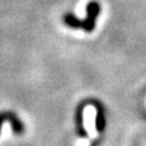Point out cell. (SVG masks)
<instances>
[{"instance_id": "6da1fadb", "label": "cell", "mask_w": 146, "mask_h": 146, "mask_svg": "<svg viewBox=\"0 0 146 146\" xmlns=\"http://www.w3.org/2000/svg\"><path fill=\"white\" fill-rule=\"evenodd\" d=\"M100 12H101V6L98 1H90L86 5V16L83 20V27L82 29L86 33H91L95 29V23H96V18L99 17Z\"/></svg>"}, {"instance_id": "7a4b0ae2", "label": "cell", "mask_w": 146, "mask_h": 146, "mask_svg": "<svg viewBox=\"0 0 146 146\" xmlns=\"http://www.w3.org/2000/svg\"><path fill=\"white\" fill-rule=\"evenodd\" d=\"M6 113H7V122L11 124V129L13 131V134H16V135L23 134L25 133V124H23V122L20 119V117L11 111H6Z\"/></svg>"}, {"instance_id": "3957f363", "label": "cell", "mask_w": 146, "mask_h": 146, "mask_svg": "<svg viewBox=\"0 0 146 146\" xmlns=\"http://www.w3.org/2000/svg\"><path fill=\"white\" fill-rule=\"evenodd\" d=\"M95 108H96V118H95V129L98 133H102L106 128V118H105L104 107L100 102H95Z\"/></svg>"}, {"instance_id": "277c9868", "label": "cell", "mask_w": 146, "mask_h": 146, "mask_svg": "<svg viewBox=\"0 0 146 146\" xmlns=\"http://www.w3.org/2000/svg\"><path fill=\"white\" fill-rule=\"evenodd\" d=\"M83 105L77 108L76 112V127H77V134H78L79 138H86L88 133H86L84 124H83Z\"/></svg>"}, {"instance_id": "5b68a950", "label": "cell", "mask_w": 146, "mask_h": 146, "mask_svg": "<svg viewBox=\"0 0 146 146\" xmlns=\"http://www.w3.org/2000/svg\"><path fill=\"white\" fill-rule=\"evenodd\" d=\"M62 21L67 27L73 28V29H78V28H82V27H83V21L79 20L76 15H73V13H71V12L66 13V15L63 16Z\"/></svg>"}, {"instance_id": "8992f818", "label": "cell", "mask_w": 146, "mask_h": 146, "mask_svg": "<svg viewBox=\"0 0 146 146\" xmlns=\"http://www.w3.org/2000/svg\"><path fill=\"white\" fill-rule=\"evenodd\" d=\"M7 121V113L6 111L5 112H0V131H1L3 129V124H4V122Z\"/></svg>"}]
</instances>
